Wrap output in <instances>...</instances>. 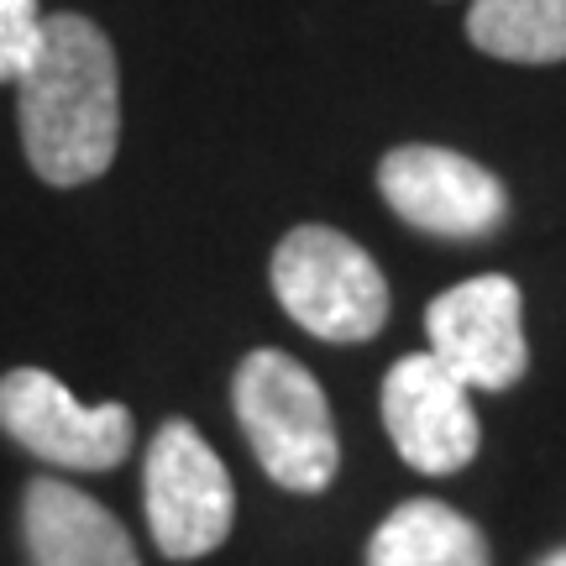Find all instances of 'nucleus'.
Instances as JSON below:
<instances>
[{"label":"nucleus","mask_w":566,"mask_h":566,"mask_svg":"<svg viewBox=\"0 0 566 566\" xmlns=\"http://www.w3.org/2000/svg\"><path fill=\"white\" fill-rule=\"evenodd\" d=\"M17 122L27 163L42 184L74 189L101 179L122 142L116 48L80 11L42 21V48L17 80Z\"/></svg>","instance_id":"f257e3e1"},{"label":"nucleus","mask_w":566,"mask_h":566,"mask_svg":"<svg viewBox=\"0 0 566 566\" xmlns=\"http://www.w3.org/2000/svg\"><path fill=\"white\" fill-rule=\"evenodd\" d=\"M231 405L252 457L289 493H325L342 472V436L315 373L279 346L247 352L231 378Z\"/></svg>","instance_id":"f03ea898"},{"label":"nucleus","mask_w":566,"mask_h":566,"mask_svg":"<svg viewBox=\"0 0 566 566\" xmlns=\"http://www.w3.org/2000/svg\"><path fill=\"white\" fill-rule=\"evenodd\" d=\"M268 279L283 315L321 342H373L388 321L384 268L331 226H294L273 247Z\"/></svg>","instance_id":"7ed1b4c3"},{"label":"nucleus","mask_w":566,"mask_h":566,"mask_svg":"<svg viewBox=\"0 0 566 566\" xmlns=\"http://www.w3.org/2000/svg\"><path fill=\"white\" fill-rule=\"evenodd\" d=\"M147 530L168 562H200L237 525V488L226 462L189 420H168L142 467Z\"/></svg>","instance_id":"20e7f679"},{"label":"nucleus","mask_w":566,"mask_h":566,"mask_svg":"<svg viewBox=\"0 0 566 566\" xmlns=\"http://www.w3.org/2000/svg\"><path fill=\"white\" fill-rule=\"evenodd\" d=\"M0 430L21 451L69 472H111L132 457L137 441L126 405H80L42 367H11L0 378Z\"/></svg>","instance_id":"39448f33"},{"label":"nucleus","mask_w":566,"mask_h":566,"mask_svg":"<svg viewBox=\"0 0 566 566\" xmlns=\"http://www.w3.org/2000/svg\"><path fill=\"white\" fill-rule=\"evenodd\" d=\"M378 189L399 221L441 242H483L509 221V189L499 174L451 147H394L378 163Z\"/></svg>","instance_id":"423d86ee"},{"label":"nucleus","mask_w":566,"mask_h":566,"mask_svg":"<svg viewBox=\"0 0 566 566\" xmlns=\"http://www.w3.org/2000/svg\"><path fill=\"white\" fill-rule=\"evenodd\" d=\"M424 336H430V357L457 384L483 388V394L514 388L530 367L525 304L514 279L504 273H483L436 294L424 310Z\"/></svg>","instance_id":"0eeeda50"},{"label":"nucleus","mask_w":566,"mask_h":566,"mask_svg":"<svg viewBox=\"0 0 566 566\" xmlns=\"http://www.w3.org/2000/svg\"><path fill=\"white\" fill-rule=\"evenodd\" d=\"M384 430L394 451L424 478L462 472L478 446L483 424L472 409V388L457 384L430 352L399 357L384 378Z\"/></svg>","instance_id":"6e6552de"},{"label":"nucleus","mask_w":566,"mask_h":566,"mask_svg":"<svg viewBox=\"0 0 566 566\" xmlns=\"http://www.w3.org/2000/svg\"><path fill=\"white\" fill-rule=\"evenodd\" d=\"M21 535L32 566H142L126 525L80 488L32 478L21 499Z\"/></svg>","instance_id":"1a4fd4ad"},{"label":"nucleus","mask_w":566,"mask_h":566,"mask_svg":"<svg viewBox=\"0 0 566 566\" xmlns=\"http://www.w3.org/2000/svg\"><path fill=\"white\" fill-rule=\"evenodd\" d=\"M367 566H488V541L462 509L409 499L373 530Z\"/></svg>","instance_id":"9d476101"},{"label":"nucleus","mask_w":566,"mask_h":566,"mask_svg":"<svg viewBox=\"0 0 566 566\" xmlns=\"http://www.w3.org/2000/svg\"><path fill=\"white\" fill-rule=\"evenodd\" d=\"M467 42L504 63H566V0H472Z\"/></svg>","instance_id":"9b49d317"},{"label":"nucleus","mask_w":566,"mask_h":566,"mask_svg":"<svg viewBox=\"0 0 566 566\" xmlns=\"http://www.w3.org/2000/svg\"><path fill=\"white\" fill-rule=\"evenodd\" d=\"M42 6L38 0H0V84H17L42 48Z\"/></svg>","instance_id":"f8f14e48"},{"label":"nucleus","mask_w":566,"mask_h":566,"mask_svg":"<svg viewBox=\"0 0 566 566\" xmlns=\"http://www.w3.org/2000/svg\"><path fill=\"white\" fill-rule=\"evenodd\" d=\"M541 566H566V551H551V556H546Z\"/></svg>","instance_id":"ddd939ff"}]
</instances>
